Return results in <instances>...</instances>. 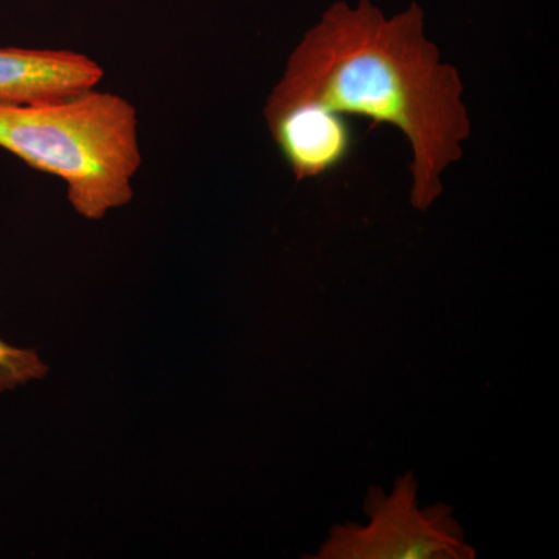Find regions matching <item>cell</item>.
I'll return each mask as SVG.
<instances>
[{
	"instance_id": "8992f818",
	"label": "cell",
	"mask_w": 559,
	"mask_h": 559,
	"mask_svg": "<svg viewBox=\"0 0 559 559\" xmlns=\"http://www.w3.org/2000/svg\"><path fill=\"white\" fill-rule=\"evenodd\" d=\"M49 367L33 349L13 347L0 340V393L46 377Z\"/></svg>"
},
{
	"instance_id": "6da1fadb",
	"label": "cell",
	"mask_w": 559,
	"mask_h": 559,
	"mask_svg": "<svg viewBox=\"0 0 559 559\" xmlns=\"http://www.w3.org/2000/svg\"><path fill=\"white\" fill-rule=\"evenodd\" d=\"M462 95L457 69L426 38L418 3L388 17L371 0H340L297 44L264 110L316 105L392 124L411 143L412 207L426 212L471 135Z\"/></svg>"
},
{
	"instance_id": "7a4b0ae2",
	"label": "cell",
	"mask_w": 559,
	"mask_h": 559,
	"mask_svg": "<svg viewBox=\"0 0 559 559\" xmlns=\"http://www.w3.org/2000/svg\"><path fill=\"white\" fill-rule=\"evenodd\" d=\"M138 110L112 92L84 91L36 105L0 102V148L57 176L83 218L130 204L142 165Z\"/></svg>"
},
{
	"instance_id": "5b68a950",
	"label": "cell",
	"mask_w": 559,
	"mask_h": 559,
	"mask_svg": "<svg viewBox=\"0 0 559 559\" xmlns=\"http://www.w3.org/2000/svg\"><path fill=\"white\" fill-rule=\"evenodd\" d=\"M98 62L76 51L0 49V102L36 105L73 97L100 83Z\"/></svg>"
},
{
	"instance_id": "3957f363",
	"label": "cell",
	"mask_w": 559,
	"mask_h": 559,
	"mask_svg": "<svg viewBox=\"0 0 559 559\" xmlns=\"http://www.w3.org/2000/svg\"><path fill=\"white\" fill-rule=\"evenodd\" d=\"M366 525L330 530L316 559H474L454 509L433 503L421 509L414 473L399 477L390 492L371 487L364 502Z\"/></svg>"
},
{
	"instance_id": "277c9868",
	"label": "cell",
	"mask_w": 559,
	"mask_h": 559,
	"mask_svg": "<svg viewBox=\"0 0 559 559\" xmlns=\"http://www.w3.org/2000/svg\"><path fill=\"white\" fill-rule=\"evenodd\" d=\"M267 130L297 182L342 167L355 148L347 117L316 105L264 110Z\"/></svg>"
}]
</instances>
